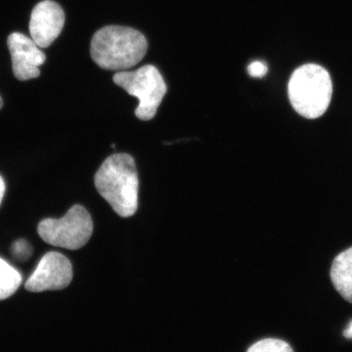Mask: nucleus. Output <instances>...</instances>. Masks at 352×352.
Wrapping results in <instances>:
<instances>
[{"label":"nucleus","mask_w":352,"mask_h":352,"mask_svg":"<svg viewBox=\"0 0 352 352\" xmlns=\"http://www.w3.org/2000/svg\"><path fill=\"white\" fill-rule=\"evenodd\" d=\"M344 336L346 339L352 340V320L351 321V323L347 325L346 330H344Z\"/></svg>","instance_id":"15"},{"label":"nucleus","mask_w":352,"mask_h":352,"mask_svg":"<svg viewBox=\"0 0 352 352\" xmlns=\"http://www.w3.org/2000/svg\"><path fill=\"white\" fill-rule=\"evenodd\" d=\"M288 94L291 105L305 119H318L330 106L333 83L327 69L316 64H305L289 78Z\"/></svg>","instance_id":"3"},{"label":"nucleus","mask_w":352,"mask_h":352,"mask_svg":"<svg viewBox=\"0 0 352 352\" xmlns=\"http://www.w3.org/2000/svg\"><path fill=\"white\" fill-rule=\"evenodd\" d=\"M13 254L15 258H27L31 254V247L25 241H18L12 247Z\"/></svg>","instance_id":"12"},{"label":"nucleus","mask_w":352,"mask_h":352,"mask_svg":"<svg viewBox=\"0 0 352 352\" xmlns=\"http://www.w3.org/2000/svg\"><path fill=\"white\" fill-rule=\"evenodd\" d=\"M148 43L144 34L132 28L107 25L95 32L90 45L94 63L109 71H126L144 58Z\"/></svg>","instance_id":"2"},{"label":"nucleus","mask_w":352,"mask_h":352,"mask_svg":"<svg viewBox=\"0 0 352 352\" xmlns=\"http://www.w3.org/2000/svg\"><path fill=\"white\" fill-rule=\"evenodd\" d=\"M65 24L62 7L52 0H43L34 6L30 21V34L39 48L50 47L61 34Z\"/></svg>","instance_id":"8"},{"label":"nucleus","mask_w":352,"mask_h":352,"mask_svg":"<svg viewBox=\"0 0 352 352\" xmlns=\"http://www.w3.org/2000/svg\"><path fill=\"white\" fill-rule=\"evenodd\" d=\"M2 107H3V99L0 96V110H1Z\"/></svg>","instance_id":"16"},{"label":"nucleus","mask_w":352,"mask_h":352,"mask_svg":"<svg viewBox=\"0 0 352 352\" xmlns=\"http://www.w3.org/2000/svg\"><path fill=\"white\" fill-rule=\"evenodd\" d=\"M19 271L0 258V300L10 298L22 284Z\"/></svg>","instance_id":"10"},{"label":"nucleus","mask_w":352,"mask_h":352,"mask_svg":"<svg viewBox=\"0 0 352 352\" xmlns=\"http://www.w3.org/2000/svg\"><path fill=\"white\" fill-rule=\"evenodd\" d=\"M4 193H6V183L3 178L0 176V205H1L2 199H3Z\"/></svg>","instance_id":"14"},{"label":"nucleus","mask_w":352,"mask_h":352,"mask_svg":"<svg viewBox=\"0 0 352 352\" xmlns=\"http://www.w3.org/2000/svg\"><path fill=\"white\" fill-rule=\"evenodd\" d=\"M38 232L44 242L74 251L87 244L94 233V221L87 208L75 205L61 219L39 222Z\"/></svg>","instance_id":"5"},{"label":"nucleus","mask_w":352,"mask_h":352,"mask_svg":"<svg viewBox=\"0 0 352 352\" xmlns=\"http://www.w3.org/2000/svg\"><path fill=\"white\" fill-rule=\"evenodd\" d=\"M73 280V266L64 254L50 252L41 259L27 280L25 288L32 293L67 288Z\"/></svg>","instance_id":"6"},{"label":"nucleus","mask_w":352,"mask_h":352,"mask_svg":"<svg viewBox=\"0 0 352 352\" xmlns=\"http://www.w3.org/2000/svg\"><path fill=\"white\" fill-rule=\"evenodd\" d=\"M14 76L17 80H29L41 76L39 67L45 62V54L38 44L20 32H12L7 39Z\"/></svg>","instance_id":"7"},{"label":"nucleus","mask_w":352,"mask_h":352,"mask_svg":"<svg viewBox=\"0 0 352 352\" xmlns=\"http://www.w3.org/2000/svg\"><path fill=\"white\" fill-rule=\"evenodd\" d=\"M113 82L138 99L135 116L141 120H150L156 116L166 94V85L159 69L146 65L136 71H122L115 74Z\"/></svg>","instance_id":"4"},{"label":"nucleus","mask_w":352,"mask_h":352,"mask_svg":"<svg viewBox=\"0 0 352 352\" xmlns=\"http://www.w3.org/2000/svg\"><path fill=\"white\" fill-rule=\"evenodd\" d=\"M267 66L263 63V62H252V63L248 66V73L252 78H263L267 74Z\"/></svg>","instance_id":"13"},{"label":"nucleus","mask_w":352,"mask_h":352,"mask_svg":"<svg viewBox=\"0 0 352 352\" xmlns=\"http://www.w3.org/2000/svg\"><path fill=\"white\" fill-rule=\"evenodd\" d=\"M330 274L338 293L352 303V247L336 256Z\"/></svg>","instance_id":"9"},{"label":"nucleus","mask_w":352,"mask_h":352,"mask_svg":"<svg viewBox=\"0 0 352 352\" xmlns=\"http://www.w3.org/2000/svg\"><path fill=\"white\" fill-rule=\"evenodd\" d=\"M95 186L110 204L116 214L131 217L138 208L139 180L133 157L129 154H115L107 157L97 170Z\"/></svg>","instance_id":"1"},{"label":"nucleus","mask_w":352,"mask_h":352,"mask_svg":"<svg viewBox=\"0 0 352 352\" xmlns=\"http://www.w3.org/2000/svg\"><path fill=\"white\" fill-rule=\"evenodd\" d=\"M248 352H294V351L288 342L284 340L265 339L252 344Z\"/></svg>","instance_id":"11"}]
</instances>
